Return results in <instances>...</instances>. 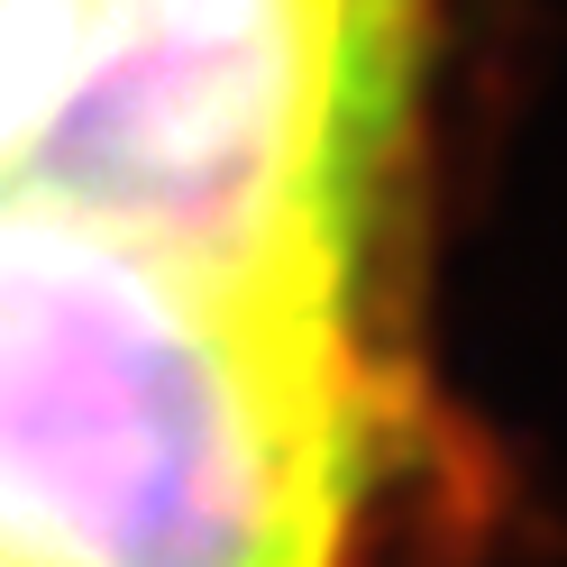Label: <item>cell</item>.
<instances>
[{
    "instance_id": "obj_1",
    "label": "cell",
    "mask_w": 567,
    "mask_h": 567,
    "mask_svg": "<svg viewBox=\"0 0 567 567\" xmlns=\"http://www.w3.org/2000/svg\"><path fill=\"white\" fill-rule=\"evenodd\" d=\"M375 431L367 330L229 293L0 184L10 567H339Z\"/></svg>"
},
{
    "instance_id": "obj_2",
    "label": "cell",
    "mask_w": 567,
    "mask_h": 567,
    "mask_svg": "<svg viewBox=\"0 0 567 567\" xmlns=\"http://www.w3.org/2000/svg\"><path fill=\"white\" fill-rule=\"evenodd\" d=\"M412 64L421 0H83L10 184L229 293L367 330Z\"/></svg>"
},
{
    "instance_id": "obj_3",
    "label": "cell",
    "mask_w": 567,
    "mask_h": 567,
    "mask_svg": "<svg viewBox=\"0 0 567 567\" xmlns=\"http://www.w3.org/2000/svg\"><path fill=\"white\" fill-rule=\"evenodd\" d=\"M74 10L83 0H0V184L28 165L38 128L74 64Z\"/></svg>"
},
{
    "instance_id": "obj_4",
    "label": "cell",
    "mask_w": 567,
    "mask_h": 567,
    "mask_svg": "<svg viewBox=\"0 0 567 567\" xmlns=\"http://www.w3.org/2000/svg\"><path fill=\"white\" fill-rule=\"evenodd\" d=\"M0 567H10V558H0Z\"/></svg>"
}]
</instances>
